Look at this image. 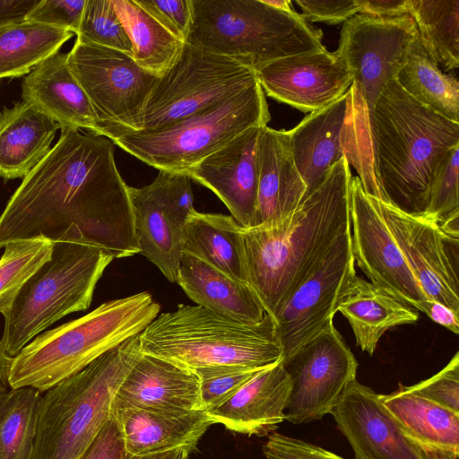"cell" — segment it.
Returning <instances> with one entry per match:
<instances>
[{
	"mask_svg": "<svg viewBox=\"0 0 459 459\" xmlns=\"http://www.w3.org/2000/svg\"><path fill=\"white\" fill-rule=\"evenodd\" d=\"M53 241L39 237L8 243L0 258V313L6 316L26 281L51 256Z\"/></svg>",
	"mask_w": 459,
	"mask_h": 459,
	"instance_id": "cell-37",
	"label": "cell"
},
{
	"mask_svg": "<svg viewBox=\"0 0 459 459\" xmlns=\"http://www.w3.org/2000/svg\"><path fill=\"white\" fill-rule=\"evenodd\" d=\"M291 381L282 359L262 369L229 400L208 412L214 424L259 437L274 432L284 420Z\"/></svg>",
	"mask_w": 459,
	"mask_h": 459,
	"instance_id": "cell-23",
	"label": "cell"
},
{
	"mask_svg": "<svg viewBox=\"0 0 459 459\" xmlns=\"http://www.w3.org/2000/svg\"><path fill=\"white\" fill-rule=\"evenodd\" d=\"M351 230L343 233L289 296L274 320L286 359L333 324L339 296L356 274Z\"/></svg>",
	"mask_w": 459,
	"mask_h": 459,
	"instance_id": "cell-15",
	"label": "cell"
},
{
	"mask_svg": "<svg viewBox=\"0 0 459 459\" xmlns=\"http://www.w3.org/2000/svg\"><path fill=\"white\" fill-rule=\"evenodd\" d=\"M139 254L171 282H176L183 255L186 224L195 211L191 179L160 171L143 187H128Z\"/></svg>",
	"mask_w": 459,
	"mask_h": 459,
	"instance_id": "cell-14",
	"label": "cell"
},
{
	"mask_svg": "<svg viewBox=\"0 0 459 459\" xmlns=\"http://www.w3.org/2000/svg\"><path fill=\"white\" fill-rule=\"evenodd\" d=\"M382 216L429 299L459 315V237L433 221L406 213L377 198Z\"/></svg>",
	"mask_w": 459,
	"mask_h": 459,
	"instance_id": "cell-16",
	"label": "cell"
},
{
	"mask_svg": "<svg viewBox=\"0 0 459 459\" xmlns=\"http://www.w3.org/2000/svg\"><path fill=\"white\" fill-rule=\"evenodd\" d=\"M126 455L122 437L112 413L81 459H124Z\"/></svg>",
	"mask_w": 459,
	"mask_h": 459,
	"instance_id": "cell-46",
	"label": "cell"
},
{
	"mask_svg": "<svg viewBox=\"0 0 459 459\" xmlns=\"http://www.w3.org/2000/svg\"><path fill=\"white\" fill-rule=\"evenodd\" d=\"M160 311V306L143 291L107 301L80 318L40 333L12 359L11 388L46 392L141 333Z\"/></svg>",
	"mask_w": 459,
	"mask_h": 459,
	"instance_id": "cell-4",
	"label": "cell"
},
{
	"mask_svg": "<svg viewBox=\"0 0 459 459\" xmlns=\"http://www.w3.org/2000/svg\"><path fill=\"white\" fill-rule=\"evenodd\" d=\"M160 412L201 409L199 378L194 370L142 353L119 385L113 409Z\"/></svg>",
	"mask_w": 459,
	"mask_h": 459,
	"instance_id": "cell-22",
	"label": "cell"
},
{
	"mask_svg": "<svg viewBox=\"0 0 459 459\" xmlns=\"http://www.w3.org/2000/svg\"><path fill=\"white\" fill-rule=\"evenodd\" d=\"M384 406L426 459H457L459 413L441 406L404 385L379 394Z\"/></svg>",
	"mask_w": 459,
	"mask_h": 459,
	"instance_id": "cell-27",
	"label": "cell"
},
{
	"mask_svg": "<svg viewBox=\"0 0 459 459\" xmlns=\"http://www.w3.org/2000/svg\"><path fill=\"white\" fill-rule=\"evenodd\" d=\"M59 125L19 101L0 111V177H26L50 152Z\"/></svg>",
	"mask_w": 459,
	"mask_h": 459,
	"instance_id": "cell-30",
	"label": "cell"
},
{
	"mask_svg": "<svg viewBox=\"0 0 459 459\" xmlns=\"http://www.w3.org/2000/svg\"><path fill=\"white\" fill-rule=\"evenodd\" d=\"M141 354L139 333L42 393L29 459H81L112 416L115 394Z\"/></svg>",
	"mask_w": 459,
	"mask_h": 459,
	"instance_id": "cell-5",
	"label": "cell"
},
{
	"mask_svg": "<svg viewBox=\"0 0 459 459\" xmlns=\"http://www.w3.org/2000/svg\"><path fill=\"white\" fill-rule=\"evenodd\" d=\"M67 63L91 102L97 134L112 141L140 130L157 75L142 69L126 52L77 40Z\"/></svg>",
	"mask_w": 459,
	"mask_h": 459,
	"instance_id": "cell-11",
	"label": "cell"
},
{
	"mask_svg": "<svg viewBox=\"0 0 459 459\" xmlns=\"http://www.w3.org/2000/svg\"><path fill=\"white\" fill-rule=\"evenodd\" d=\"M410 15L428 56L446 71L459 66V0H411Z\"/></svg>",
	"mask_w": 459,
	"mask_h": 459,
	"instance_id": "cell-35",
	"label": "cell"
},
{
	"mask_svg": "<svg viewBox=\"0 0 459 459\" xmlns=\"http://www.w3.org/2000/svg\"><path fill=\"white\" fill-rule=\"evenodd\" d=\"M330 413L355 459H426L384 406L380 395L356 379Z\"/></svg>",
	"mask_w": 459,
	"mask_h": 459,
	"instance_id": "cell-20",
	"label": "cell"
},
{
	"mask_svg": "<svg viewBox=\"0 0 459 459\" xmlns=\"http://www.w3.org/2000/svg\"><path fill=\"white\" fill-rule=\"evenodd\" d=\"M176 282L197 306L245 324H256L264 308L249 284L236 281L201 259L183 253Z\"/></svg>",
	"mask_w": 459,
	"mask_h": 459,
	"instance_id": "cell-28",
	"label": "cell"
},
{
	"mask_svg": "<svg viewBox=\"0 0 459 459\" xmlns=\"http://www.w3.org/2000/svg\"><path fill=\"white\" fill-rule=\"evenodd\" d=\"M41 393L32 387L10 388L0 395V459H29Z\"/></svg>",
	"mask_w": 459,
	"mask_h": 459,
	"instance_id": "cell-36",
	"label": "cell"
},
{
	"mask_svg": "<svg viewBox=\"0 0 459 459\" xmlns=\"http://www.w3.org/2000/svg\"><path fill=\"white\" fill-rule=\"evenodd\" d=\"M408 390L459 413V353L439 372Z\"/></svg>",
	"mask_w": 459,
	"mask_h": 459,
	"instance_id": "cell-41",
	"label": "cell"
},
{
	"mask_svg": "<svg viewBox=\"0 0 459 459\" xmlns=\"http://www.w3.org/2000/svg\"><path fill=\"white\" fill-rule=\"evenodd\" d=\"M263 126L249 128L185 175L212 190L244 229L253 227L257 197V149Z\"/></svg>",
	"mask_w": 459,
	"mask_h": 459,
	"instance_id": "cell-21",
	"label": "cell"
},
{
	"mask_svg": "<svg viewBox=\"0 0 459 459\" xmlns=\"http://www.w3.org/2000/svg\"><path fill=\"white\" fill-rule=\"evenodd\" d=\"M371 169L381 201L423 215L433 180L459 144V123L411 97L391 81L367 116Z\"/></svg>",
	"mask_w": 459,
	"mask_h": 459,
	"instance_id": "cell-3",
	"label": "cell"
},
{
	"mask_svg": "<svg viewBox=\"0 0 459 459\" xmlns=\"http://www.w3.org/2000/svg\"><path fill=\"white\" fill-rule=\"evenodd\" d=\"M164 29L185 43L192 26V0H135Z\"/></svg>",
	"mask_w": 459,
	"mask_h": 459,
	"instance_id": "cell-42",
	"label": "cell"
},
{
	"mask_svg": "<svg viewBox=\"0 0 459 459\" xmlns=\"http://www.w3.org/2000/svg\"><path fill=\"white\" fill-rule=\"evenodd\" d=\"M108 138L63 129L0 214V248L39 237L59 238L71 226L114 259L139 254L128 187Z\"/></svg>",
	"mask_w": 459,
	"mask_h": 459,
	"instance_id": "cell-1",
	"label": "cell"
},
{
	"mask_svg": "<svg viewBox=\"0 0 459 459\" xmlns=\"http://www.w3.org/2000/svg\"><path fill=\"white\" fill-rule=\"evenodd\" d=\"M86 0H39L26 20L78 32Z\"/></svg>",
	"mask_w": 459,
	"mask_h": 459,
	"instance_id": "cell-43",
	"label": "cell"
},
{
	"mask_svg": "<svg viewBox=\"0 0 459 459\" xmlns=\"http://www.w3.org/2000/svg\"><path fill=\"white\" fill-rule=\"evenodd\" d=\"M74 33L24 21L0 28V79L30 74L60 48Z\"/></svg>",
	"mask_w": 459,
	"mask_h": 459,
	"instance_id": "cell-33",
	"label": "cell"
},
{
	"mask_svg": "<svg viewBox=\"0 0 459 459\" xmlns=\"http://www.w3.org/2000/svg\"><path fill=\"white\" fill-rule=\"evenodd\" d=\"M253 227L282 220L305 199L306 186L290 154L287 131L262 127Z\"/></svg>",
	"mask_w": 459,
	"mask_h": 459,
	"instance_id": "cell-26",
	"label": "cell"
},
{
	"mask_svg": "<svg viewBox=\"0 0 459 459\" xmlns=\"http://www.w3.org/2000/svg\"><path fill=\"white\" fill-rule=\"evenodd\" d=\"M141 352L186 368L241 366L265 368L282 359L275 320L265 313L245 324L200 306L179 304L161 313L140 333Z\"/></svg>",
	"mask_w": 459,
	"mask_h": 459,
	"instance_id": "cell-6",
	"label": "cell"
},
{
	"mask_svg": "<svg viewBox=\"0 0 459 459\" xmlns=\"http://www.w3.org/2000/svg\"><path fill=\"white\" fill-rule=\"evenodd\" d=\"M458 167L459 144L450 151L438 169L430 187L427 210L421 215L448 231L459 230Z\"/></svg>",
	"mask_w": 459,
	"mask_h": 459,
	"instance_id": "cell-39",
	"label": "cell"
},
{
	"mask_svg": "<svg viewBox=\"0 0 459 459\" xmlns=\"http://www.w3.org/2000/svg\"><path fill=\"white\" fill-rule=\"evenodd\" d=\"M267 4L280 9V10H290L292 9L290 5V1L289 0H264Z\"/></svg>",
	"mask_w": 459,
	"mask_h": 459,
	"instance_id": "cell-52",
	"label": "cell"
},
{
	"mask_svg": "<svg viewBox=\"0 0 459 459\" xmlns=\"http://www.w3.org/2000/svg\"><path fill=\"white\" fill-rule=\"evenodd\" d=\"M132 43V57L143 70L157 76L178 56L184 42L164 29L135 0H112Z\"/></svg>",
	"mask_w": 459,
	"mask_h": 459,
	"instance_id": "cell-34",
	"label": "cell"
},
{
	"mask_svg": "<svg viewBox=\"0 0 459 459\" xmlns=\"http://www.w3.org/2000/svg\"><path fill=\"white\" fill-rule=\"evenodd\" d=\"M307 21L330 24L345 22L359 13L358 0H296Z\"/></svg>",
	"mask_w": 459,
	"mask_h": 459,
	"instance_id": "cell-45",
	"label": "cell"
},
{
	"mask_svg": "<svg viewBox=\"0 0 459 459\" xmlns=\"http://www.w3.org/2000/svg\"><path fill=\"white\" fill-rule=\"evenodd\" d=\"M22 100L56 121L61 130L97 133L94 111L68 65L67 53L48 56L23 79Z\"/></svg>",
	"mask_w": 459,
	"mask_h": 459,
	"instance_id": "cell-24",
	"label": "cell"
},
{
	"mask_svg": "<svg viewBox=\"0 0 459 459\" xmlns=\"http://www.w3.org/2000/svg\"><path fill=\"white\" fill-rule=\"evenodd\" d=\"M113 259L71 226L53 241L51 256L26 281L4 316L2 351L13 358L64 316L86 310Z\"/></svg>",
	"mask_w": 459,
	"mask_h": 459,
	"instance_id": "cell-7",
	"label": "cell"
},
{
	"mask_svg": "<svg viewBox=\"0 0 459 459\" xmlns=\"http://www.w3.org/2000/svg\"><path fill=\"white\" fill-rule=\"evenodd\" d=\"M351 178L342 158L289 216L243 228L248 284L273 318L333 244L351 230Z\"/></svg>",
	"mask_w": 459,
	"mask_h": 459,
	"instance_id": "cell-2",
	"label": "cell"
},
{
	"mask_svg": "<svg viewBox=\"0 0 459 459\" xmlns=\"http://www.w3.org/2000/svg\"><path fill=\"white\" fill-rule=\"evenodd\" d=\"M192 451L186 447L140 456L126 455L124 459H188Z\"/></svg>",
	"mask_w": 459,
	"mask_h": 459,
	"instance_id": "cell-50",
	"label": "cell"
},
{
	"mask_svg": "<svg viewBox=\"0 0 459 459\" xmlns=\"http://www.w3.org/2000/svg\"><path fill=\"white\" fill-rule=\"evenodd\" d=\"M255 74L269 97L310 113L332 104L352 85L345 63L326 48L273 60Z\"/></svg>",
	"mask_w": 459,
	"mask_h": 459,
	"instance_id": "cell-19",
	"label": "cell"
},
{
	"mask_svg": "<svg viewBox=\"0 0 459 459\" xmlns=\"http://www.w3.org/2000/svg\"><path fill=\"white\" fill-rule=\"evenodd\" d=\"M351 249L354 262L375 286L419 309L429 299L418 284L379 210L358 177L350 188Z\"/></svg>",
	"mask_w": 459,
	"mask_h": 459,
	"instance_id": "cell-17",
	"label": "cell"
},
{
	"mask_svg": "<svg viewBox=\"0 0 459 459\" xmlns=\"http://www.w3.org/2000/svg\"><path fill=\"white\" fill-rule=\"evenodd\" d=\"M395 81L411 97L442 117L459 123V83L444 74L423 48L419 36Z\"/></svg>",
	"mask_w": 459,
	"mask_h": 459,
	"instance_id": "cell-32",
	"label": "cell"
},
{
	"mask_svg": "<svg viewBox=\"0 0 459 459\" xmlns=\"http://www.w3.org/2000/svg\"><path fill=\"white\" fill-rule=\"evenodd\" d=\"M417 37L411 15L357 13L344 22L335 53L350 72L351 89L366 116L385 87L395 80Z\"/></svg>",
	"mask_w": 459,
	"mask_h": 459,
	"instance_id": "cell-12",
	"label": "cell"
},
{
	"mask_svg": "<svg viewBox=\"0 0 459 459\" xmlns=\"http://www.w3.org/2000/svg\"><path fill=\"white\" fill-rule=\"evenodd\" d=\"M39 0H0V28L26 21Z\"/></svg>",
	"mask_w": 459,
	"mask_h": 459,
	"instance_id": "cell-49",
	"label": "cell"
},
{
	"mask_svg": "<svg viewBox=\"0 0 459 459\" xmlns=\"http://www.w3.org/2000/svg\"><path fill=\"white\" fill-rule=\"evenodd\" d=\"M126 455L140 456L178 447L190 451L214 424L204 410L160 412L133 408L113 409Z\"/></svg>",
	"mask_w": 459,
	"mask_h": 459,
	"instance_id": "cell-25",
	"label": "cell"
},
{
	"mask_svg": "<svg viewBox=\"0 0 459 459\" xmlns=\"http://www.w3.org/2000/svg\"><path fill=\"white\" fill-rule=\"evenodd\" d=\"M263 452L265 459H343L317 446L277 432L268 435Z\"/></svg>",
	"mask_w": 459,
	"mask_h": 459,
	"instance_id": "cell-44",
	"label": "cell"
},
{
	"mask_svg": "<svg viewBox=\"0 0 459 459\" xmlns=\"http://www.w3.org/2000/svg\"><path fill=\"white\" fill-rule=\"evenodd\" d=\"M291 381L284 420L304 424L330 413L356 379L358 362L333 323L282 359Z\"/></svg>",
	"mask_w": 459,
	"mask_h": 459,
	"instance_id": "cell-13",
	"label": "cell"
},
{
	"mask_svg": "<svg viewBox=\"0 0 459 459\" xmlns=\"http://www.w3.org/2000/svg\"><path fill=\"white\" fill-rule=\"evenodd\" d=\"M425 313L432 321L447 328L455 334L459 333V315L453 310L432 299H425L419 309Z\"/></svg>",
	"mask_w": 459,
	"mask_h": 459,
	"instance_id": "cell-48",
	"label": "cell"
},
{
	"mask_svg": "<svg viewBox=\"0 0 459 459\" xmlns=\"http://www.w3.org/2000/svg\"><path fill=\"white\" fill-rule=\"evenodd\" d=\"M12 359L6 356L0 349V395L11 388L9 384V369Z\"/></svg>",
	"mask_w": 459,
	"mask_h": 459,
	"instance_id": "cell-51",
	"label": "cell"
},
{
	"mask_svg": "<svg viewBox=\"0 0 459 459\" xmlns=\"http://www.w3.org/2000/svg\"><path fill=\"white\" fill-rule=\"evenodd\" d=\"M257 82L253 68L185 42L175 62L157 77L139 131L169 126Z\"/></svg>",
	"mask_w": 459,
	"mask_h": 459,
	"instance_id": "cell-10",
	"label": "cell"
},
{
	"mask_svg": "<svg viewBox=\"0 0 459 459\" xmlns=\"http://www.w3.org/2000/svg\"><path fill=\"white\" fill-rule=\"evenodd\" d=\"M76 36L77 41L114 48L132 56L131 40L112 0H86Z\"/></svg>",
	"mask_w": 459,
	"mask_h": 459,
	"instance_id": "cell-38",
	"label": "cell"
},
{
	"mask_svg": "<svg viewBox=\"0 0 459 459\" xmlns=\"http://www.w3.org/2000/svg\"><path fill=\"white\" fill-rule=\"evenodd\" d=\"M269 121L265 94L257 82L169 126L127 133L112 142L159 171L186 174L242 132Z\"/></svg>",
	"mask_w": 459,
	"mask_h": 459,
	"instance_id": "cell-9",
	"label": "cell"
},
{
	"mask_svg": "<svg viewBox=\"0 0 459 459\" xmlns=\"http://www.w3.org/2000/svg\"><path fill=\"white\" fill-rule=\"evenodd\" d=\"M262 369L218 366L194 370L199 378L201 409L209 411L221 405Z\"/></svg>",
	"mask_w": 459,
	"mask_h": 459,
	"instance_id": "cell-40",
	"label": "cell"
},
{
	"mask_svg": "<svg viewBox=\"0 0 459 459\" xmlns=\"http://www.w3.org/2000/svg\"><path fill=\"white\" fill-rule=\"evenodd\" d=\"M287 137L295 167L306 186V197L342 158L358 169L363 136L351 88L332 104L305 117L287 131Z\"/></svg>",
	"mask_w": 459,
	"mask_h": 459,
	"instance_id": "cell-18",
	"label": "cell"
},
{
	"mask_svg": "<svg viewBox=\"0 0 459 459\" xmlns=\"http://www.w3.org/2000/svg\"><path fill=\"white\" fill-rule=\"evenodd\" d=\"M242 230L231 215L195 211L185 227L183 253L248 284Z\"/></svg>",
	"mask_w": 459,
	"mask_h": 459,
	"instance_id": "cell-31",
	"label": "cell"
},
{
	"mask_svg": "<svg viewBox=\"0 0 459 459\" xmlns=\"http://www.w3.org/2000/svg\"><path fill=\"white\" fill-rule=\"evenodd\" d=\"M349 322L356 345L372 356L389 329L418 321L415 309L370 281L354 274L342 289L336 306Z\"/></svg>",
	"mask_w": 459,
	"mask_h": 459,
	"instance_id": "cell-29",
	"label": "cell"
},
{
	"mask_svg": "<svg viewBox=\"0 0 459 459\" xmlns=\"http://www.w3.org/2000/svg\"><path fill=\"white\" fill-rule=\"evenodd\" d=\"M186 43L228 56L255 71L273 60L325 49L322 32L293 8L264 0H192Z\"/></svg>",
	"mask_w": 459,
	"mask_h": 459,
	"instance_id": "cell-8",
	"label": "cell"
},
{
	"mask_svg": "<svg viewBox=\"0 0 459 459\" xmlns=\"http://www.w3.org/2000/svg\"><path fill=\"white\" fill-rule=\"evenodd\" d=\"M359 13L376 17L410 15L411 0H358Z\"/></svg>",
	"mask_w": 459,
	"mask_h": 459,
	"instance_id": "cell-47",
	"label": "cell"
}]
</instances>
